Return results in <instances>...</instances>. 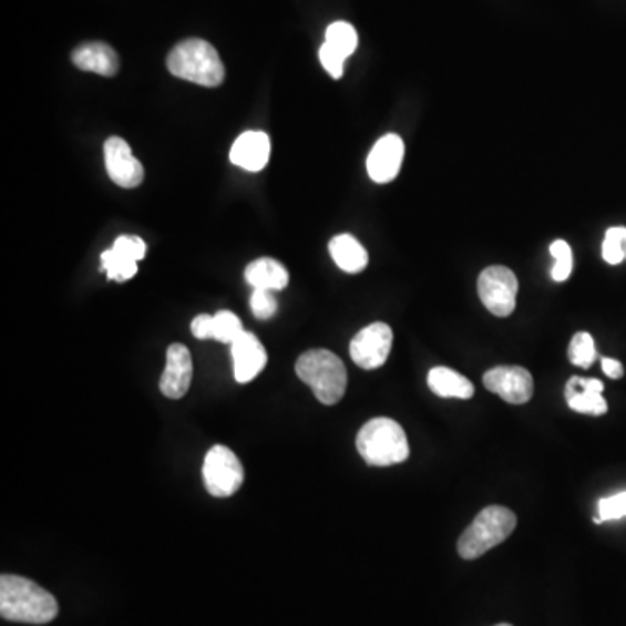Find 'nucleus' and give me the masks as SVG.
<instances>
[{"label":"nucleus","mask_w":626,"mask_h":626,"mask_svg":"<svg viewBox=\"0 0 626 626\" xmlns=\"http://www.w3.org/2000/svg\"><path fill=\"white\" fill-rule=\"evenodd\" d=\"M517 517L505 506H488L466 527L458 542V554L465 561H475L501 545L513 533Z\"/></svg>","instance_id":"obj_5"},{"label":"nucleus","mask_w":626,"mask_h":626,"mask_svg":"<svg viewBox=\"0 0 626 626\" xmlns=\"http://www.w3.org/2000/svg\"><path fill=\"white\" fill-rule=\"evenodd\" d=\"M232 357H234L235 380L239 383H249L267 366V350L261 341L253 332L244 331L243 335L230 345Z\"/></svg>","instance_id":"obj_14"},{"label":"nucleus","mask_w":626,"mask_h":626,"mask_svg":"<svg viewBox=\"0 0 626 626\" xmlns=\"http://www.w3.org/2000/svg\"><path fill=\"white\" fill-rule=\"evenodd\" d=\"M564 396H566L567 404L573 411L591 414V417H603L607 412V402L603 393L566 384Z\"/></svg>","instance_id":"obj_21"},{"label":"nucleus","mask_w":626,"mask_h":626,"mask_svg":"<svg viewBox=\"0 0 626 626\" xmlns=\"http://www.w3.org/2000/svg\"><path fill=\"white\" fill-rule=\"evenodd\" d=\"M167 69L174 78L204 88H218L225 81V66L218 51L203 39L179 42L167 57Z\"/></svg>","instance_id":"obj_3"},{"label":"nucleus","mask_w":626,"mask_h":626,"mask_svg":"<svg viewBox=\"0 0 626 626\" xmlns=\"http://www.w3.org/2000/svg\"><path fill=\"white\" fill-rule=\"evenodd\" d=\"M484 387L509 404H525L534 393L533 376L521 366H500L484 374Z\"/></svg>","instance_id":"obj_9"},{"label":"nucleus","mask_w":626,"mask_h":626,"mask_svg":"<svg viewBox=\"0 0 626 626\" xmlns=\"http://www.w3.org/2000/svg\"><path fill=\"white\" fill-rule=\"evenodd\" d=\"M319 58L324 69H326V72H328L332 79L343 78L345 61H347V58L341 57L340 53H336L335 49L329 48L326 42L320 45Z\"/></svg>","instance_id":"obj_28"},{"label":"nucleus","mask_w":626,"mask_h":626,"mask_svg":"<svg viewBox=\"0 0 626 626\" xmlns=\"http://www.w3.org/2000/svg\"><path fill=\"white\" fill-rule=\"evenodd\" d=\"M479 298L496 317L512 316L517 305L519 280L510 268L493 265L479 277Z\"/></svg>","instance_id":"obj_7"},{"label":"nucleus","mask_w":626,"mask_h":626,"mask_svg":"<svg viewBox=\"0 0 626 626\" xmlns=\"http://www.w3.org/2000/svg\"><path fill=\"white\" fill-rule=\"evenodd\" d=\"M496 626H512V625H509V623H501V625H496Z\"/></svg>","instance_id":"obj_30"},{"label":"nucleus","mask_w":626,"mask_h":626,"mask_svg":"<svg viewBox=\"0 0 626 626\" xmlns=\"http://www.w3.org/2000/svg\"><path fill=\"white\" fill-rule=\"evenodd\" d=\"M207 493L215 497H228L244 484V469L237 454L227 445H215L206 454L203 466Z\"/></svg>","instance_id":"obj_6"},{"label":"nucleus","mask_w":626,"mask_h":626,"mask_svg":"<svg viewBox=\"0 0 626 626\" xmlns=\"http://www.w3.org/2000/svg\"><path fill=\"white\" fill-rule=\"evenodd\" d=\"M192 374H194V365H192L191 350L182 343L171 345L167 348L166 369L162 372L158 383L161 392L167 399H182L191 390Z\"/></svg>","instance_id":"obj_12"},{"label":"nucleus","mask_w":626,"mask_h":626,"mask_svg":"<svg viewBox=\"0 0 626 626\" xmlns=\"http://www.w3.org/2000/svg\"><path fill=\"white\" fill-rule=\"evenodd\" d=\"M296 374L311 388L322 404H338L347 392V368L340 357L324 348H314L299 357Z\"/></svg>","instance_id":"obj_2"},{"label":"nucleus","mask_w":626,"mask_h":626,"mask_svg":"<svg viewBox=\"0 0 626 626\" xmlns=\"http://www.w3.org/2000/svg\"><path fill=\"white\" fill-rule=\"evenodd\" d=\"M270 137L263 131H246L235 140L230 150V161L235 166L258 173L270 161Z\"/></svg>","instance_id":"obj_15"},{"label":"nucleus","mask_w":626,"mask_h":626,"mask_svg":"<svg viewBox=\"0 0 626 626\" xmlns=\"http://www.w3.org/2000/svg\"><path fill=\"white\" fill-rule=\"evenodd\" d=\"M57 598L32 579L2 574L0 578V616L24 625H45L58 616Z\"/></svg>","instance_id":"obj_1"},{"label":"nucleus","mask_w":626,"mask_h":626,"mask_svg":"<svg viewBox=\"0 0 626 626\" xmlns=\"http://www.w3.org/2000/svg\"><path fill=\"white\" fill-rule=\"evenodd\" d=\"M329 253L336 265L347 274H360L368 267V250L352 235L341 234L332 237L329 243Z\"/></svg>","instance_id":"obj_19"},{"label":"nucleus","mask_w":626,"mask_h":626,"mask_svg":"<svg viewBox=\"0 0 626 626\" xmlns=\"http://www.w3.org/2000/svg\"><path fill=\"white\" fill-rule=\"evenodd\" d=\"M598 517L604 522L626 517V491L598 501Z\"/></svg>","instance_id":"obj_27"},{"label":"nucleus","mask_w":626,"mask_h":626,"mask_svg":"<svg viewBox=\"0 0 626 626\" xmlns=\"http://www.w3.org/2000/svg\"><path fill=\"white\" fill-rule=\"evenodd\" d=\"M192 332L197 340H216L219 343H234L244 332L243 322L234 311L222 310L216 316H197L192 322Z\"/></svg>","instance_id":"obj_16"},{"label":"nucleus","mask_w":626,"mask_h":626,"mask_svg":"<svg viewBox=\"0 0 626 626\" xmlns=\"http://www.w3.org/2000/svg\"><path fill=\"white\" fill-rule=\"evenodd\" d=\"M603 371L609 376L610 380H619L625 374L622 362L616 359H607V357H603Z\"/></svg>","instance_id":"obj_29"},{"label":"nucleus","mask_w":626,"mask_h":626,"mask_svg":"<svg viewBox=\"0 0 626 626\" xmlns=\"http://www.w3.org/2000/svg\"><path fill=\"white\" fill-rule=\"evenodd\" d=\"M392 328L384 322L369 324L368 328L357 332L350 343V357L359 368L378 369L387 362L392 350Z\"/></svg>","instance_id":"obj_8"},{"label":"nucleus","mask_w":626,"mask_h":626,"mask_svg":"<svg viewBox=\"0 0 626 626\" xmlns=\"http://www.w3.org/2000/svg\"><path fill=\"white\" fill-rule=\"evenodd\" d=\"M567 353H569L571 365L582 369H591L598 357L594 338L588 332H576L571 340Z\"/></svg>","instance_id":"obj_23"},{"label":"nucleus","mask_w":626,"mask_h":626,"mask_svg":"<svg viewBox=\"0 0 626 626\" xmlns=\"http://www.w3.org/2000/svg\"><path fill=\"white\" fill-rule=\"evenodd\" d=\"M73 65L84 72L98 73L103 78H114L119 72V57L114 49L103 42L79 45L72 54Z\"/></svg>","instance_id":"obj_17"},{"label":"nucleus","mask_w":626,"mask_h":626,"mask_svg":"<svg viewBox=\"0 0 626 626\" xmlns=\"http://www.w3.org/2000/svg\"><path fill=\"white\" fill-rule=\"evenodd\" d=\"M404 161V142L397 134L380 137L368 157V173L372 182L390 183L397 178Z\"/></svg>","instance_id":"obj_13"},{"label":"nucleus","mask_w":626,"mask_h":626,"mask_svg":"<svg viewBox=\"0 0 626 626\" xmlns=\"http://www.w3.org/2000/svg\"><path fill=\"white\" fill-rule=\"evenodd\" d=\"M326 44L343 58L352 57L359 45V35L352 24L347 21H336L326 30Z\"/></svg>","instance_id":"obj_22"},{"label":"nucleus","mask_w":626,"mask_h":626,"mask_svg":"<svg viewBox=\"0 0 626 626\" xmlns=\"http://www.w3.org/2000/svg\"><path fill=\"white\" fill-rule=\"evenodd\" d=\"M603 258L609 265H619L626 259V228L613 227L606 232L603 243Z\"/></svg>","instance_id":"obj_24"},{"label":"nucleus","mask_w":626,"mask_h":626,"mask_svg":"<svg viewBox=\"0 0 626 626\" xmlns=\"http://www.w3.org/2000/svg\"><path fill=\"white\" fill-rule=\"evenodd\" d=\"M146 255V244L136 235H121L114 246L103 250L102 270L110 280L125 283L137 274V261Z\"/></svg>","instance_id":"obj_10"},{"label":"nucleus","mask_w":626,"mask_h":626,"mask_svg":"<svg viewBox=\"0 0 626 626\" xmlns=\"http://www.w3.org/2000/svg\"><path fill=\"white\" fill-rule=\"evenodd\" d=\"M550 255L554 256L555 259L552 279L555 283H566L571 277V271H573V250H571L569 244L566 240H555L550 246Z\"/></svg>","instance_id":"obj_25"},{"label":"nucleus","mask_w":626,"mask_h":626,"mask_svg":"<svg viewBox=\"0 0 626 626\" xmlns=\"http://www.w3.org/2000/svg\"><path fill=\"white\" fill-rule=\"evenodd\" d=\"M357 451L371 466L404 463L409 458V442L404 429L390 418H374L360 429Z\"/></svg>","instance_id":"obj_4"},{"label":"nucleus","mask_w":626,"mask_h":626,"mask_svg":"<svg viewBox=\"0 0 626 626\" xmlns=\"http://www.w3.org/2000/svg\"><path fill=\"white\" fill-rule=\"evenodd\" d=\"M429 387L442 399H472L475 393L472 381L449 368H433L429 372Z\"/></svg>","instance_id":"obj_20"},{"label":"nucleus","mask_w":626,"mask_h":626,"mask_svg":"<svg viewBox=\"0 0 626 626\" xmlns=\"http://www.w3.org/2000/svg\"><path fill=\"white\" fill-rule=\"evenodd\" d=\"M250 310L255 314L256 319H270L277 311V299L267 289H255L250 296Z\"/></svg>","instance_id":"obj_26"},{"label":"nucleus","mask_w":626,"mask_h":626,"mask_svg":"<svg viewBox=\"0 0 626 626\" xmlns=\"http://www.w3.org/2000/svg\"><path fill=\"white\" fill-rule=\"evenodd\" d=\"M244 277L255 289L267 291H283L289 284V271L283 263L271 258H259L249 263Z\"/></svg>","instance_id":"obj_18"},{"label":"nucleus","mask_w":626,"mask_h":626,"mask_svg":"<svg viewBox=\"0 0 626 626\" xmlns=\"http://www.w3.org/2000/svg\"><path fill=\"white\" fill-rule=\"evenodd\" d=\"M105 166L110 179L122 188H136L145 178L142 162L133 155V150L119 136L105 142Z\"/></svg>","instance_id":"obj_11"}]
</instances>
